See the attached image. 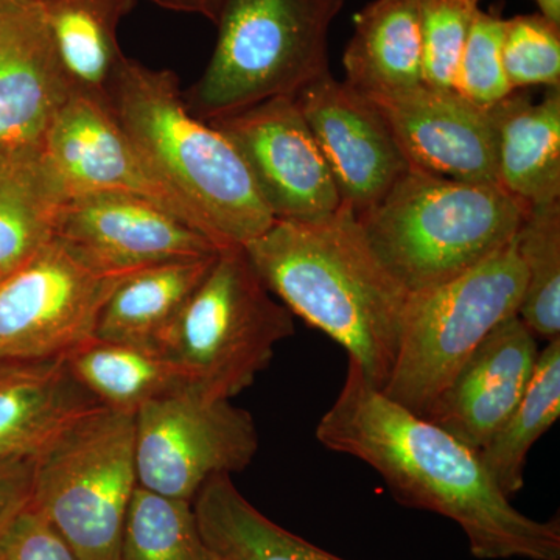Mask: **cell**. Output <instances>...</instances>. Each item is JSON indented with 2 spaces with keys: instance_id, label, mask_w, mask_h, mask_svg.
Returning <instances> with one entry per match:
<instances>
[{
  "instance_id": "obj_4",
  "label": "cell",
  "mask_w": 560,
  "mask_h": 560,
  "mask_svg": "<svg viewBox=\"0 0 560 560\" xmlns=\"http://www.w3.org/2000/svg\"><path fill=\"white\" fill-rule=\"evenodd\" d=\"M528 210L499 184L460 183L410 167L357 220L383 267L412 293L503 248Z\"/></svg>"
},
{
  "instance_id": "obj_11",
  "label": "cell",
  "mask_w": 560,
  "mask_h": 560,
  "mask_svg": "<svg viewBox=\"0 0 560 560\" xmlns=\"http://www.w3.org/2000/svg\"><path fill=\"white\" fill-rule=\"evenodd\" d=\"M235 150L278 221H318L341 208L334 176L294 97L208 121Z\"/></svg>"
},
{
  "instance_id": "obj_18",
  "label": "cell",
  "mask_w": 560,
  "mask_h": 560,
  "mask_svg": "<svg viewBox=\"0 0 560 560\" xmlns=\"http://www.w3.org/2000/svg\"><path fill=\"white\" fill-rule=\"evenodd\" d=\"M98 405L65 357L0 361V459L35 458L58 431Z\"/></svg>"
},
{
  "instance_id": "obj_15",
  "label": "cell",
  "mask_w": 560,
  "mask_h": 560,
  "mask_svg": "<svg viewBox=\"0 0 560 560\" xmlns=\"http://www.w3.org/2000/svg\"><path fill=\"white\" fill-rule=\"evenodd\" d=\"M368 97L410 167L460 183L499 184L497 131L489 109L456 91L427 84Z\"/></svg>"
},
{
  "instance_id": "obj_8",
  "label": "cell",
  "mask_w": 560,
  "mask_h": 560,
  "mask_svg": "<svg viewBox=\"0 0 560 560\" xmlns=\"http://www.w3.org/2000/svg\"><path fill=\"white\" fill-rule=\"evenodd\" d=\"M525 282L512 238L463 275L412 291L396 363L382 393L423 418L490 331L518 316Z\"/></svg>"
},
{
  "instance_id": "obj_2",
  "label": "cell",
  "mask_w": 560,
  "mask_h": 560,
  "mask_svg": "<svg viewBox=\"0 0 560 560\" xmlns=\"http://www.w3.org/2000/svg\"><path fill=\"white\" fill-rule=\"evenodd\" d=\"M271 294L348 350L374 388L389 381L408 293L341 208L318 221H278L243 246Z\"/></svg>"
},
{
  "instance_id": "obj_16",
  "label": "cell",
  "mask_w": 560,
  "mask_h": 560,
  "mask_svg": "<svg viewBox=\"0 0 560 560\" xmlns=\"http://www.w3.org/2000/svg\"><path fill=\"white\" fill-rule=\"evenodd\" d=\"M70 94L36 0H0V153H39Z\"/></svg>"
},
{
  "instance_id": "obj_22",
  "label": "cell",
  "mask_w": 560,
  "mask_h": 560,
  "mask_svg": "<svg viewBox=\"0 0 560 560\" xmlns=\"http://www.w3.org/2000/svg\"><path fill=\"white\" fill-rule=\"evenodd\" d=\"M191 504L202 540L217 560H346L265 517L231 475L209 478Z\"/></svg>"
},
{
  "instance_id": "obj_20",
  "label": "cell",
  "mask_w": 560,
  "mask_h": 560,
  "mask_svg": "<svg viewBox=\"0 0 560 560\" xmlns=\"http://www.w3.org/2000/svg\"><path fill=\"white\" fill-rule=\"evenodd\" d=\"M342 66L346 83L366 95L423 84L420 0H374L353 18Z\"/></svg>"
},
{
  "instance_id": "obj_14",
  "label": "cell",
  "mask_w": 560,
  "mask_h": 560,
  "mask_svg": "<svg viewBox=\"0 0 560 560\" xmlns=\"http://www.w3.org/2000/svg\"><path fill=\"white\" fill-rule=\"evenodd\" d=\"M54 237L105 267L124 271L198 259L223 249L156 202L125 191L65 198L55 217Z\"/></svg>"
},
{
  "instance_id": "obj_7",
  "label": "cell",
  "mask_w": 560,
  "mask_h": 560,
  "mask_svg": "<svg viewBox=\"0 0 560 560\" xmlns=\"http://www.w3.org/2000/svg\"><path fill=\"white\" fill-rule=\"evenodd\" d=\"M136 470V415L98 407L33 458L28 503L80 560H120Z\"/></svg>"
},
{
  "instance_id": "obj_29",
  "label": "cell",
  "mask_w": 560,
  "mask_h": 560,
  "mask_svg": "<svg viewBox=\"0 0 560 560\" xmlns=\"http://www.w3.org/2000/svg\"><path fill=\"white\" fill-rule=\"evenodd\" d=\"M482 0H420L422 81L453 91L456 72Z\"/></svg>"
},
{
  "instance_id": "obj_1",
  "label": "cell",
  "mask_w": 560,
  "mask_h": 560,
  "mask_svg": "<svg viewBox=\"0 0 560 560\" xmlns=\"http://www.w3.org/2000/svg\"><path fill=\"white\" fill-rule=\"evenodd\" d=\"M316 440L371 466L401 504L451 518L474 558L560 560L558 517L540 522L512 506L477 451L389 400L352 361Z\"/></svg>"
},
{
  "instance_id": "obj_31",
  "label": "cell",
  "mask_w": 560,
  "mask_h": 560,
  "mask_svg": "<svg viewBox=\"0 0 560 560\" xmlns=\"http://www.w3.org/2000/svg\"><path fill=\"white\" fill-rule=\"evenodd\" d=\"M503 21L500 7L478 11L456 72L453 91L482 109L493 108L514 91L501 58Z\"/></svg>"
},
{
  "instance_id": "obj_28",
  "label": "cell",
  "mask_w": 560,
  "mask_h": 560,
  "mask_svg": "<svg viewBox=\"0 0 560 560\" xmlns=\"http://www.w3.org/2000/svg\"><path fill=\"white\" fill-rule=\"evenodd\" d=\"M120 560H215L202 540L191 501L138 486L132 492Z\"/></svg>"
},
{
  "instance_id": "obj_35",
  "label": "cell",
  "mask_w": 560,
  "mask_h": 560,
  "mask_svg": "<svg viewBox=\"0 0 560 560\" xmlns=\"http://www.w3.org/2000/svg\"><path fill=\"white\" fill-rule=\"evenodd\" d=\"M545 20L560 25V0H534Z\"/></svg>"
},
{
  "instance_id": "obj_5",
  "label": "cell",
  "mask_w": 560,
  "mask_h": 560,
  "mask_svg": "<svg viewBox=\"0 0 560 560\" xmlns=\"http://www.w3.org/2000/svg\"><path fill=\"white\" fill-rule=\"evenodd\" d=\"M345 0H221L217 43L200 80L183 91L202 121L275 97H294L329 70L327 39Z\"/></svg>"
},
{
  "instance_id": "obj_26",
  "label": "cell",
  "mask_w": 560,
  "mask_h": 560,
  "mask_svg": "<svg viewBox=\"0 0 560 560\" xmlns=\"http://www.w3.org/2000/svg\"><path fill=\"white\" fill-rule=\"evenodd\" d=\"M560 416V337L540 349L528 389L503 427L478 451L497 488L511 499L525 486L530 448Z\"/></svg>"
},
{
  "instance_id": "obj_23",
  "label": "cell",
  "mask_w": 560,
  "mask_h": 560,
  "mask_svg": "<svg viewBox=\"0 0 560 560\" xmlns=\"http://www.w3.org/2000/svg\"><path fill=\"white\" fill-rule=\"evenodd\" d=\"M217 253L131 272L106 302L95 337L158 346L208 275Z\"/></svg>"
},
{
  "instance_id": "obj_9",
  "label": "cell",
  "mask_w": 560,
  "mask_h": 560,
  "mask_svg": "<svg viewBox=\"0 0 560 560\" xmlns=\"http://www.w3.org/2000/svg\"><path fill=\"white\" fill-rule=\"evenodd\" d=\"M131 272L51 238L0 280V361L62 359L90 341L106 302Z\"/></svg>"
},
{
  "instance_id": "obj_34",
  "label": "cell",
  "mask_w": 560,
  "mask_h": 560,
  "mask_svg": "<svg viewBox=\"0 0 560 560\" xmlns=\"http://www.w3.org/2000/svg\"><path fill=\"white\" fill-rule=\"evenodd\" d=\"M161 9L175 13L198 14L215 24L219 16L221 0H150Z\"/></svg>"
},
{
  "instance_id": "obj_13",
  "label": "cell",
  "mask_w": 560,
  "mask_h": 560,
  "mask_svg": "<svg viewBox=\"0 0 560 560\" xmlns=\"http://www.w3.org/2000/svg\"><path fill=\"white\" fill-rule=\"evenodd\" d=\"M341 205L355 215L377 205L410 168L381 110L330 70L294 95Z\"/></svg>"
},
{
  "instance_id": "obj_19",
  "label": "cell",
  "mask_w": 560,
  "mask_h": 560,
  "mask_svg": "<svg viewBox=\"0 0 560 560\" xmlns=\"http://www.w3.org/2000/svg\"><path fill=\"white\" fill-rule=\"evenodd\" d=\"M497 131L499 184L529 206L560 200V88L534 102L512 91L489 109Z\"/></svg>"
},
{
  "instance_id": "obj_36",
  "label": "cell",
  "mask_w": 560,
  "mask_h": 560,
  "mask_svg": "<svg viewBox=\"0 0 560 560\" xmlns=\"http://www.w3.org/2000/svg\"><path fill=\"white\" fill-rule=\"evenodd\" d=\"M7 518H9V517H7ZM7 518H5V521H7ZM5 521H3V522H5ZM3 522H2V523H3ZM2 523H0V526H2Z\"/></svg>"
},
{
  "instance_id": "obj_6",
  "label": "cell",
  "mask_w": 560,
  "mask_h": 560,
  "mask_svg": "<svg viewBox=\"0 0 560 560\" xmlns=\"http://www.w3.org/2000/svg\"><path fill=\"white\" fill-rule=\"evenodd\" d=\"M294 331L293 313L272 298L243 246H228L158 348L186 386L231 400L253 386Z\"/></svg>"
},
{
  "instance_id": "obj_10",
  "label": "cell",
  "mask_w": 560,
  "mask_h": 560,
  "mask_svg": "<svg viewBox=\"0 0 560 560\" xmlns=\"http://www.w3.org/2000/svg\"><path fill=\"white\" fill-rule=\"evenodd\" d=\"M259 451L248 411L231 400L183 388L136 412V470L140 488L194 501L217 475L245 470Z\"/></svg>"
},
{
  "instance_id": "obj_24",
  "label": "cell",
  "mask_w": 560,
  "mask_h": 560,
  "mask_svg": "<svg viewBox=\"0 0 560 560\" xmlns=\"http://www.w3.org/2000/svg\"><path fill=\"white\" fill-rule=\"evenodd\" d=\"M65 360L72 377L102 407L128 415L186 386L175 364L158 346L94 337Z\"/></svg>"
},
{
  "instance_id": "obj_25",
  "label": "cell",
  "mask_w": 560,
  "mask_h": 560,
  "mask_svg": "<svg viewBox=\"0 0 560 560\" xmlns=\"http://www.w3.org/2000/svg\"><path fill=\"white\" fill-rule=\"evenodd\" d=\"M61 201L39 153H0V280L54 238Z\"/></svg>"
},
{
  "instance_id": "obj_21",
  "label": "cell",
  "mask_w": 560,
  "mask_h": 560,
  "mask_svg": "<svg viewBox=\"0 0 560 560\" xmlns=\"http://www.w3.org/2000/svg\"><path fill=\"white\" fill-rule=\"evenodd\" d=\"M68 75L70 90L108 103V88L125 57L121 22L138 0H36Z\"/></svg>"
},
{
  "instance_id": "obj_37",
  "label": "cell",
  "mask_w": 560,
  "mask_h": 560,
  "mask_svg": "<svg viewBox=\"0 0 560 560\" xmlns=\"http://www.w3.org/2000/svg\"><path fill=\"white\" fill-rule=\"evenodd\" d=\"M217 560V559H215Z\"/></svg>"
},
{
  "instance_id": "obj_30",
  "label": "cell",
  "mask_w": 560,
  "mask_h": 560,
  "mask_svg": "<svg viewBox=\"0 0 560 560\" xmlns=\"http://www.w3.org/2000/svg\"><path fill=\"white\" fill-rule=\"evenodd\" d=\"M501 58L512 90L560 88V25L539 13L504 20Z\"/></svg>"
},
{
  "instance_id": "obj_27",
  "label": "cell",
  "mask_w": 560,
  "mask_h": 560,
  "mask_svg": "<svg viewBox=\"0 0 560 560\" xmlns=\"http://www.w3.org/2000/svg\"><path fill=\"white\" fill-rule=\"evenodd\" d=\"M525 268L518 318L537 338L560 337V200L529 206L514 237Z\"/></svg>"
},
{
  "instance_id": "obj_17",
  "label": "cell",
  "mask_w": 560,
  "mask_h": 560,
  "mask_svg": "<svg viewBox=\"0 0 560 560\" xmlns=\"http://www.w3.org/2000/svg\"><path fill=\"white\" fill-rule=\"evenodd\" d=\"M539 338L518 316L503 320L471 352L423 419L480 451L528 389Z\"/></svg>"
},
{
  "instance_id": "obj_12",
  "label": "cell",
  "mask_w": 560,
  "mask_h": 560,
  "mask_svg": "<svg viewBox=\"0 0 560 560\" xmlns=\"http://www.w3.org/2000/svg\"><path fill=\"white\" fill-rule=\"evenodd\" d=\"M39 156L62 200L90 191H125L156 202L201 232L190 210L153 172L106 102L72 92L51 120Z\"/></svg>"
},
{
  "instance_id": "obj_33",
  "label": "cell",
  "mask_w": 560,
  "mask_h": 560,
  "mask_svg": "<svg viewBox=\"0 0 560 560\" xmlns=\"http://www.w3.org/2000/svg\"><path fill=\"white\" fill-rule=\"evenodd\" d=\"M33 458L0 459V523L28 500Z\"/></svg>"
},
{
  "instance_id": "obj_3",
  "label": "cell",
  "mask_w": 560,
  "mask_h": 560,
  "mask_svg": "<svg viewBox=\"0 0 560 560\" xmlns=\"http://www.w3.org/2000/svg\"><path fill=\"white\" fill-rule=\"evenodd\" d=\"M108 105L153 172L219 248L245 246L275 223L241 154L190 113L178 75L125 55Z\"/></svg>"
},
{
  "instance_id": "obj_32",
  "label": "cell",
  "mask_w": 560,
  "mask_h": 560,
  "mask_svg": "<svg viewBox=\"0 0 560 560\" xmlns=\"http://www.w3.org/2000/svg\"><path fill=\"white\" fill-rule=\"evenodd\" d=\"M0 560L80 559L27 500L0 526Z\"/></svg>"
}]
</instances>
